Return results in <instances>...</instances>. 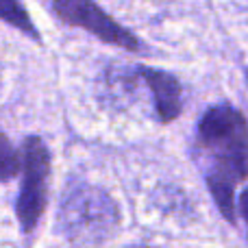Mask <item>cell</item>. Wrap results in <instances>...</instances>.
I'll return each instance as SVG.
<instances>
[{
    "mask_svg": "<svg viewBox=\"0 0 248 248\" xmlns=\"http://www.w3.org/2000/svg\"><path fill=\"white\" fill-rule=\"evenodd\" d=\"M194 155L220 211L227 220H233V194L248 179V120L244 113L231 105L207 109L196 124Z\"/></svg>",
    "mask_w": 248,
    "mask_h": 248,
    "instance_id": "cell-1",
    "label": "cell"
},
{
    "mask_svg": "<svg viewBox=\"0 0 248 248\" xmlns=\"http://www.w3.org/2000/svg\"><path fill=\"white\" fill-rule=\"evenodd\" d=\"M59 224L74 246L94 248L116 235L120 227V209L105 189L77 183L63 196Z\"/></svg>",
    "mask_w": 248,
    "mask_h": 248,
    "instance_id": "cell-2",
    "label": "cell"
},
{
    "mask_svg": "<svg viewBox=\"0 0 248 248\" xmlns=\"http://www.w3.org/2000/svg\"><path fill=\"white\" fill-rule=\"evenodd\" d=\"M22 153H24V170H22L24 174H22V189L17 196V218L24 231H33L46 207L50 155L39 137H29Z\"/></svg>",
    "mask_w": 248,
    "mask_h": 248,
    "instance_id": "cell-3",
    "label": "cell"
},
{
    "mask_svg": "<svg viewBox=\"0 0 248 248\" xmlns=\"http://www.w3.org/2000/svg\"><path fill=\"white\" fill-rule=\"evenodd\" d=\"M52 9H55L57 17L63 20L65 24L85 29L87 33L96 35L100 42L131 52L141 50L140 39L128 29H124L120 22L107 16L94 0H52Z\"/></svg>",
    "mask_w": 248,
    "mask_h": 248,
    "instance_id": "cell-4",
    "label": "cell"
},
{
    "mask_svg": "<svg viewBox=\"0 0 248 248\" xmlns=\"http://www.w3.org/2000/svg\"><path fill=\"white\" fill-rule=\"evenodd\" d=\"M141 77H144L146 85H148L150 103H153L157 120L163 124L176 120L181 109H183V90H181V83L172 74L163 72V70L146 68V65H141Z\"/></svg>",
    "mask_w": 248,
    "mask_h": 248,
    "instance_id": "cell-5",
    "label": "cell"
},
{
    "mask_svg": "<svg viewBox=\"0 0 248 248\" xmlns=\"http://www.w3.org/2000/svg\"><path fill=\"white\" fill-rule=\"evenodd\" d=\"M0 20H4L7 24L16 26L17 31L26 33L29 37L39 39L37 29H35V24L31 22L29 13H26V9L22 7L20 0H0Z\"/></svg>",
    "mask_w": 248,
    "mask_h": 248,
    "instance_id": "cell-6",
    "label": "cell"
},
{
    "mask_svg": "<svg viewBox=\"0 0 248 248\" xmlns=\"http://www.w3.org/2000/svg\"><path fill=\"white\" fill-rule=\"evenodd\" d=\"M20 172V157L4 133H0V181H9Z\"/></svg>",
    "mask_w": 248,
    "mask_h": 248,
    "instance_id": "cell-7",
    "label": "cell"
},
{
    "mask_svg": "<svg viewBox=\"0 0 248 248\" xmlns=\"http://www.w3.org/2000/svg\"><path fill=\"white\" fill-rule=\"evenodd\" d=\"M240 209H242V216L248 220V187L242 192V196H240Z\"/></svg>",
    "mask_w": 248,
    "mask_h": 248,
    "instance_id": "cell-8",
    "label": "cell"
},
{
    "mask_svg": "<svg viewBox=\"0 0 248 248\" xmlns=\"http://www.w3.org/2000/svg\"><path fill=\"white\" fill-rule=\"evenodd\" d=\"M135 248H157V246H135Z\"/></svg>",
    "mask_w": 248,
    "mask_h": 248,
    "instance_id": "cell-9",
    "label": "cell"
},
{
    "mask_svg": "<svg viewBox=\"0 0 248 248\" xmlns=\"http://www.w3.org/2000/svg\"><path fill=\"white\" fill-rule=\"evenodd\" d=\"M246 78H248V70H246Z\"/></svg>",
    "mask_w": 248,
    "mask_h": 248,
    "instance_id": "cell-10",
    "label": "cell"
}]
</instances>
